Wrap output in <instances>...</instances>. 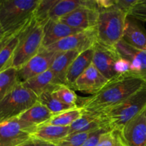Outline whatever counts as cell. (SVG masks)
Instances as JSON below:
<instances>
[{
	"instance_id": "7",
	"label": "cell",
	"mask_w": 146,
	"mask_h": 146,
	"mask_svg": "<svg viewBox=\"0 0 146 146\" xmlns=\"http://www.w3.org/2000/svg\"><path fill=\"white\" fill-rule=\"evenodd\" d=\"M96 42V30L95 27L68 36L44 48L56 53L66 51L82 53L94 47Z\"/></svg>"
},
{
	"instance_id": "30",
	"label": "cell",
	"mask_w": 146,
	"mask_h": 146,
	"mask_svg": "<svg viewBox=\"0 0 146 146\" xmlns=\"http://www.w3.org/2000/svg\"><path fill=\"white\" fill-rule=\"evenodd\" d=\"M58 0H39L34 14L36 21L44 27L49 20L50 11Z\"/></svg>"
},
{
	"instance_id": "20",
	"label": "cell",
	"mask_w": 146,
	"mask_h": 146,
	"mask_svg": "<svg viewBox=\"0 0 146 146\" xmlns=\"http://www.w3.org/2000/svg\"><path fill=\"white\" fill-rule=\"evenodd\" d=\"M94 47L81 53L70 66L66 77V86L73 88L77 78L91 66L94 57Z\"/></svg>"
},
{
	"instance_id": "6",
	"label": "cell",
	"mask_w": 146,
	"mask_h": 146,
	"mask_svg": "<svg viewBox=\"0 0 146 146\" xmlns=\"http://www.w3.org/2000/svg\"><path fill=\"white\" fill-rule=\"evenodd\" d=\"M38 101V96L19 83L15 88L0 101V123L18 118Z\"/></svg>"
},
{
	"instance_id": "15",
	"label": "cell",
	"mask_w": 146,
	"mask_h": 146,
	"mask_svg": "<svg viewBox=\"0 0 146 146\" xmlns=\"http://www.w3.org/2000/svg\"><path fill=\"white\" fill-rule=\"evenodd\" d=\"M98 130H110L105 117L101 113L84 111L81 116L69 126V135L78 133H92Z\"/></svg>"
},
{
	"instance_id": "22",
	"label": "cell",
	"mask_w": 146,
	"mask_h": 146,
	"mask_svg": "<svg viewBox=\"0 0 146 146\" xmlns=\"http://www.w3.org/2000/svg\"><path fill=\"white\" fill-rule=\"evenodd\" d=\"M22 84L24 87L34 92L37 96L47 91L52 92L58 86L54 84V74L50 69L28 80Z\"/></svg>"
},
{
	"instance_id": "26",
	"label": "cell",
	"mask_w": 146,
	"mask_h": 146,
	"mask_svg": "<svg viewBox=\"0 0 146 146\" xmlns=\"http://www.w3.org/2000/svg\"><path fill=\"white\" fill-rule=\"evenodd\" d=\"M19 34L11 36L0 51V72L11 67L13 56L19 43Z\"/></svg>"
},
{
	"instance_id": "34",
	"label": "cell",
	"mask_w": 146,
	"mask_h": 146,
	"mask_svg": "<svg viewBox=\"0 0 146 146\" xmlns=\"http://www.w3.org/2000/svg\"><path fill=\"white\" fill-rule=\"evenodd\" d=\"M140 0H115V7L129 14L133 8Z\"/></svg>"
},
{
	"instance_id": "10",
	"label": "cell",
	"mask_w": 146,
	"mask_h": 146,
	"mask_svg": "<svg viewBox=\"0 0 146 146\" xmlns=\"http://www.w3.org/2000/svg\"><path fill=\"white\" fill-rule=\"evenodd\" d=\"M94 53L92 64L108 80L114 79L120 76L115 71V64L120 55L115 47H108L96 42L94 46Z\"/></svg>"
},
{
	"instance_id": "13",
	"label": "cell",
	"mask_w": 146,
	"mask_h": 146,
	"mask_svg": "<svg viewBox=\"0 0 146 146\" xmlns=\"http://www.w3.org/2000/svg\"><path fill=\"white\" fill-rule=\"evenodd\" d=\"M108 80L97 69L93 64L77 78L73 90L85 94H94L99 92L108 83Z\"/></svg>"
},
{
	"instance_id": "32",
	"label": "cell",
	"mask_w": 146,
	"mask_h": 146,
	"mask_svg": "<svg viewBox=\"0 0 146 146\" xmlns=\"http://www.w3.org/2000/svg\"><path fill=\"white\" fill-rule=\"evenodd\" d=\"M128 15L141 21H146V0H140Z\"/></svg>"
},
{
	"instance_id": "16",
	"label": "cell",
	"mask_w": 146,
	"mask_h": 146,
	"mask_svg": "<svg viewBox=\"0 0 146 146\" xmlns=\"http://www.w3.org/2000/svg\"><path fill=\"white\" fill-rule=\"evenodd\" d=\"M139 21L128 15L123 40L136 49L146 51V29Z\"/></svg>"
},
{
	"instance_id": "11",
	"label": "cell",
	"mask_w": 146,
	"mask_h": 146,
	"mask_svg": "<svg viewBox=\"0 0 146 146\" xmlns=\"http://www.w3.org/2000/svg\"><path fill=\"white\" fill-rule=\"evenodd\" d=\"M98 9L81 7L58 19L71 28L81 31L95 28L98 21Z\"/></svg>"
},
{
	"instance_id": "2",
	"label": "cell",
	"mask_w": 146,
	"mask_h": 146,
	"mask_svg": "<svg viewBox=\"0 0 146 146\" xmlns=\"http://www.w3.org/2000/svg\"><path fill=\"white\" fill-rule=\"evenodd\" d=\"M39 0H0V25L6 36H13L31 21Z\"/></svg>"
},
{
	"instance_id": "21",
	"label": "cell",
	"mask_w": 146,
	"mask_h": 146,
	"mask_svg": "<svg viewBox=\"0 0 146 146\" xmlns=\"http://www.w3.org/2000/svg\"><path fill=\"white\" fill-rule=\"evenodd\" d=\"M81 7L98 9L96 0H58L50 11L49 19L58 20Z\"/></svg>"
},
{
	"instance_id": "17",
	"label": "cell",
	"mask_w": 146,
	"mask_h": 146,
	"mask_svg": "<svg viewBox=\"0 0 146 146\" xmlns=\"http://www.w3.org/2000/svg\"><path fill=\"white\" fill-rule=\"evenodd\" d=\"M80 31H81V30L71 28L58 20L49 19L44 26V35L41 47L46 48L62 38Z\"/></svg>"
},
{
	"instance_id": "9",
	"label": "cell",
	"mask_w": 146,
	"mask_h": 146,
	"mask_svg": "<svg viewBox=\"0 0 146 146\" xmlns=\"http://www.w3.org/2000/svg\"><path fill=\"white\" fill-rule=\"evenodd\" d=\"M56 54L41 47L36 55L17 70L18 82L23 84L49 70Z\"/></svg>"
},
{
	"instance_id": "38",
	"label": "cell",
	"mask_w": 146,
	"mask_h": 146,
	"mask_svg": "<svg viewBox=\"0 0 146 146\" xmlns=\"http://www.w3.org/2000/svg\"><path fill=\"white\" fill-rule=\"evenodd\" d=\"M11 36H6L5 38H3L2 40H1L0 41V51L1 50V48H3V46H4V45L6 44V43L7 42V41H9V39L10 38H11Z\"/></svg>"
},
{
	"instance_id": "19",
	"label": "cell",
	"mask_w": 146,
	"mask_h": 146,
	"mask_svg": "<svg viewBox=\"0 0 146 146\" xmlns=\"http://www.w3.org/2000/svg\"><path fill=\"white\" fill-rule=\"evenodd\" d=\"M69 135V127L57 126L50 124L38 125L31 133L32 139L55 144Z\"/></svg>"
},
{
	"instance_id": "3",
	"label": "cell",
	"mask_w": 146,
	"mask_h": 146,
	"mask_svg": "<svg viewBox=\"0 0 146 146\" xmlns=\"http://www.w3.org/2000/svg\"><path fill=\"white\" fill-rule=\"evenodd\" d=\"M128 14L113 7L99 10L96 30L97 42L108 47H115L123 39Z\"/></svg>"
},
{
	"instance_id": "29",
	"label": "cell",
	"mask_w": 146,
	"mask_h": 146,
	"mask_svg": "<svg viewBox=\"0 0 146 146\" xmlns=\"http://www.w3.org/2000/svg\"><path fill=\"white\" fill-rule=\"evenodd\" d=\"M51 94L63 104L69 106H76L78 96L75 91L66 85H58Z\"/></svg>"
},
{
	"instance_id": "33",
	"label": "cell",
	"mask_w": 146,
	"mask_h": 146,
	"mask_svg": "<svg viewBox=\"0 0 146 146\" xmlns=\"http://www.w3.org/2000/svg\"><path fill=\"white\" fill-rule=\"evenodd\" d=\"M114 68L118 76L131 75V62L121 56H120L115 62Z\"/></svg>"
},
{
	"instance_id": "8",
	"label": "cell",
	"mask_w": 146,
	"mask_h": 146,
	"mask_svg": "<svg viewBox=\"0 0 146 146\" xmlns=\"http://www.w3.org/2000/svg\"><path fill=\"white\" fill-rule=\"evenodd\" d=\"M35 126L18 118H13L0 123V146H18L31 138Z\"/></svg>"
},
{
	"instance_id": "39",
	"label": "cell",
	"mask_w": 146,
	"mask_h": 146,
	"mask_svg": "<svg viewBox=\"0 0 146 146\" xmlns=\"http://www.w3.org/2000/svg\"><path fill=\"white\" fill-rule=\"evenodd\" d=\"M6 37V35L5 34H4V31H3L2 28H1V25H0V41L1 40H2L3 38H4Z\"/></svg>"
},
{
	"instance_id": "12",
	"label": "cell",
	"mask_w": 146,
	"mask_h": 146,
	"mask_svg": "<svg viewBox=\"0 0 146 146\" xmlns=\"http://www.w3.org/2000/svg\"><path fill=\"white\" fill-rule=\"evenodd\" d=\"M120 56L131 64V75L140 77L146 82V51L136 49L121 39L115 46Z\"/></svg>"
},
{
	"instance_id": "4",
	"label": "cell",
	"mask_w": 146,
	"mask_h": 146,
	"mask_svg": "<svg viewBox=\"0 0 146 146\" xmlns=\"http://www.w3.org/2000/svg\"><path fill=\"white\" fill-rule=\"evenodd\" d=\"M44 27L33 17L19 34V43L11 61V67L18 70L36 55L42 46Z\"/></svg>"
},
{
	"instance_id": "28",
	"label": "cell",
	"mask_w": 146,
	"mask_h": 146,
	"mask_svg": "<svg viewBox=\"0 0 146 146\" xmlns=\"http://www.w3.org/2000/svg\"><path fill=\"white\" fill-rule=\"evenodd\" d=\"M38 101L41 103L42 105H44V106L46 107L53 114L63 112V111H67V110H69L76 107L69 106H67L61 103L57 98H56L50 91L44 92L40 96H38Z\"/></svg>"
},
{
	"instance_id": "25",
	"label": "cell",
	"mask_w": 146,
	"mask_h": 146,
	"mask_svg": "<svg viewBox=\"0 0 146 146\" xmlns=\"http://www.w3.org/2000/svg\"><path fill=\"white\" fill-rule=\"evenodd\" d=\"M18 84L16 68L10 67L0 72V101L8 95Z\"/></svg>"
},
{
	"instance_id": "31",
	"label": "cell",
	"mask_w": 146,
	"mask_h": 146,
	"mask_svg": "<svg viewBox=\"0 0 146 146\" xmlns=\"http://www.w3.org/2000/svg\"><path fill=\"white\" fill-rule=\"evenodd\" d=\"M91 132L70 134L56 144L57 146H82L90 136Z\"/></svg>"
},
{
	"instance_id": "24",
	"label": "cell",
	"mask_w": 146,
	"mask_h": 146,
	"mask_svg": "<svg viewBox=\"0 0 146 146\" xmlns=\"http://www.w3.org/2000/svg\"><path fill=\"white\" fill-rule=\"evenodd\" d=\"M84 111L82 108L77 106L67 111L54 114L53 116L44 123L57 126L69 127L73 123L75 122L78 118L81 116Z\"/></svg>"
},
{
	"instance_id": "5",
	"label": "cell",
	"mask_w": 146,
	"mask_h": 146,
	"mask_svg": "<svg viewBox=\"0 0 146 146\" xmlns=\"http://www.w3.org/2000/svg\"><path fill=\"white\" fill-rule=\"evenodd\" d=\"M146 108V85L118 105L101 113L110 130L122 131L125 125Z\"/></svg>"
},
{
	"instance_id": "36",
	"label": "cell",
	"mask_w": 146,
	"mask_h": 146,
	"mask_svg": "<svg viewBox=\"0 0 146 146\" xmlns=\"http://www.w3.org/2000/svg\"><path fill=\"white\" fill-rule=\"evenodd\" d=\"M18 146H36V143L35 140L31 138L30 140L23 143L22 144H21V145Z\"/></svg>"
},
{
	"instance_id": "35",
	"label": "cell",
	"mask_w": 146,
	"mask_h": 146,
	"mask_svg": "<svg viewBox=\"0 0 146 146\" xmlns=\"http://www.w3.org/2000/svg\"><path fill=\"white\" fill-rule=\"evenodd\" d=\"M105 131H106V130H98V131L92 132L82 146H96L98 143V141H99L100 136Z\"/></svg>"
},
{
	"instance_id": "14",
	"label": "cell",
	"mask_w": 146,
	"mask_h": 146,
	"mask_svg": "<svg viewBox=\"0 0 146 146\" xmlns=\"http://www.w3.org/2000/svg\"><path fill=\"white\" fill-rule=\"evenodd\" d=\"M122 131L128 146H146V108L129 121Z\"/></svg>"
},
{
	"instance_id": "37",
	"label": "cell",
	"mask_w": 146,
	"mask_h": 146,
	"mask_svg": "<svg viewBox=\"0 0 146 146\" xmlns=\"http://www.w3.org/2000/svg\"><path fill=\"white\" fill-rule=\"evenodd\" d=\"M35 141L36 143V146H57L55 144L51 143L44 142V141H36V140H35Z\"/></svg>"
},
{
	"instance_id": "1",
	"label": "cell",
	"mask_w": 146,
	"mask_h": 146,
	"mask_svg": "<svg viewBox=\"0 0 146 146\" xmlns=\"http://www.w3.org/2000/svg\"><path fill=\"white\" fill-rule=\"evenodd\" d=\"M146 85L140 77L123 75L108 81L97 94L82 98L78 106L85 111L101 113L122 103Z\"/></svg>"
},
{
	"instance_id": "27",
	"label": "cell",
	"mask_w": 146,
	"mask_h": 146,
	"mask_svg": "<svg viewBox=\"0 0 146 146\" xmlns=\"http://www.w3.org/2000/svg\"><path fill=\"white\" fill-rule=\"evenodd\" d=\"M96 146H128L123 131L112 129L105 131L101 135Z\"/></svg>"
},
{
	"instance_id": "18",
	"label": "cell",
	"mask_w": 146,
	"mask_h": 146,
	"mask_svg": "<svg viewBox=\"0 0 146 146\" xmlns=\"http://www.w3.org/2000/svg\"><path fill=\"white\" fill-rule=\"evenodd\" d=\"M81 54L78 51H66L57 53L50 70L54 74V82L56 85H66V77L70 66Z\"/></svg>"
},
{
	"instance_id": "23",
	"label": "cell",
	"mask_w": 146,
	"mask_h": 146,
	"mask_svg": "<svg viewBox=\"0 0 146 146\" xmlns=\"http://www.w3.org/2000/svg\"><path fill=\"white\" fill-rule=\"evenodd\" d=\"M54 114L46 106L37 101L29 109L18 117V119L27 124L37 127L48 121Z\"/></svg>"
}]
</instances>
